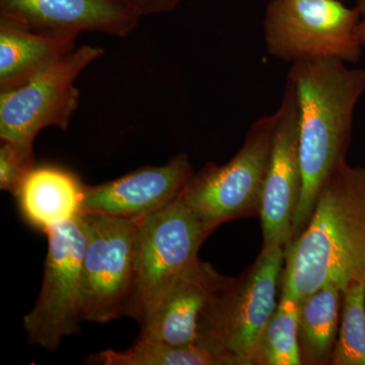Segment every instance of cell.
I'll return each mask as SVG.
<instances>
[{
	"mask_svg": "<svg viewBox=\"0 0 365 365\" xmlns=\"http://www.w3.org/2000/svg\"><path fill=\"white\" fill-rule=\"evenodd\" d=\"M81 220L86 232L83 322L109 323L123 316L130 294L141 218L83 212Z\"/></svg>",
	"mask_w": 365,
	"mask_h": 365,
	"instance_id": "cell-9",
	"label": "cell"
},
{
	"mask_svg": "<svg viewBox=\"0 0 365 365\" xmlns=\"http://www.w3.org/2000/svg\"><path fill=\"white\" fill-rule=\"evenodd\" d=\"M191 160L180 153L163 165H146L97 186H86L83 212L140 220L176 200L194 176Z\"/></svg>",
	"mask_w": 365,
	"mask_h": 365,
	"instance_id": "cell-13",
	"label": "cell"
},
{
	"mask_svg": "<svg viewBox=\"0 0 365 365\" xmlns=\"http://www.w3.org/2000/svg\"><path fill=\"white\" fill-rule=\"evenodd\" d=\"M140 19L120 0H0V23L46 35L127 37Z\"/></svg>",
	"mask_w": 365,
	"mask_h": 365,
	"instance_id": "cell-12",
	"label": "cell"
},
{
	"mask_svg": "<svg viewBox=\"0 0 365 365\" xmlns=\"http://www.w3.org/2000/svg\"><path fill=\"white\" fill-rule=\"evenodd\" d=\"M86 187L71 170L35 165L14 196L26 222L46 234L81 215Z\"/></svg>",
	"mask_w": 365,
	"mask_h": 365,
	"instance_id": "cell-14",
	"label": "cell"
},
{
	"mask_svg": "<svg viewBox=\"0 0 365 365\" xmlns=\"http://www.w3.org/2000/svg\"><path fill=\"white\" fill-rule=\"evenodd\" d=\"M272 153L260 210L263 247L287 249L302 188L299 160V105L294 86L287 81L276 110Z\"/></svg>",
	"mask_w": 365,
	"mask_h": 365,
	"instance_id": "cell-11",
	"label": "cell"
},
{
	"mask_svg": "<svg viewBox=\"0 0 365 365\" xmlns=\"http://www.w3.org/2000/svg\"><path fill=\"white\" fill-rule=\"evenodd\" d=\"M342 307V290L326 284L299 300V339L302 364L330 362Z\"/></svg>",
	"mask_w": 365,
	"mask_h": 365,
	"instance_id": "cell-16",
	"label": "cell"
},
{
	"mask_svg": "<svg viewBox=\"0 0 365 365\" xmlns=\"http://www.w3.org/2000/svg\"><path fill=\"white\" fill-rule=\"evenodd\" d=\"M76 36L46 35L0 23V91L28 81L66 53L76 49Z\"/></svg>",
	"mask_w": 365,
	"mask_h": 365,
	"instance_id": "cell-15",
	"label": "cell"
},
{
	"mask_svg": "<svg viewBox=\"0 0 365 365\" xmlns=\"http://www.w3.org/2000/svg\"><path fill=\"white\" fill-rule=\"evenodd\" d=\"M275 125V112L257 119L230 162L207 163L182 190V200L210 234L230 220L260 215Z\"/></svg>",
	"mask_w": 365,
	"mask_h": 365,
	"instance_id": "cell-4",
	"label": "cell"
},
{
	"mask_svg": "<svg viewBox=\"0 0 365 365\" xmlns=\"http://www.w3.org/2000/svg\"><path fill=\"white\" fill-rule=\"evenodd\" d=\"M35 165L33 146L1 141L0 190L14 195L21 182Z\"/></svg>",
	"mask_w": 365,
	"mask_h": 365,
	"instance_id": "cell-20",
	"label": "cell"
},
{
	"mask_svg": "<svg viewBox=\"0 0 365 365\" xmlns=\"http://www.w3.org/2000/svg\"><path fill=\"white\" fill-rule=\"evenodd\" d=\"M347 64L334 58L302 60L288 71L287 81L294 86L299 105L302 176L292 240L309 222L324 182L347 162L353 118L365 93V69Z\"/></svg>",
	"mask_w": 365,
	"mask_h": 365,
	"instance_id": "cell-2",
	"label": "cell"
},
{
	"mask_svg": "<svg viewBox=\"0 0 365 365\" xmlns=\"http://www.w3.org/2000/svg\"><path fill=\"white\" fill-rule=\"evenodd\" d=\"M285 249L263 247L253 265L235 278L216 348L220 365H257L262 334L277 304Z\"/></svg>",
	"mask_w": 365,
	"mask_h": 365,
	"instance_id": "cell-10",
	"label": "cell"
},
{
	"mask_svg": "<svg viewBox=\"0 0 365 365\" xmlns=\"http://www.w3.org/2000/svg\"><path fill=\"white\" fill-rule=\"evenodd\" d=\"M356 9H359L360 21L359 25V34L361 44L365 47V0L357 1Z\"/></svg>",
	"mask_w": 365,
	"mask_h": 365,
	"instance_id": "cell-22",
	"label": "cell"
},
{
	"mask_svg": "<svg viewBox=\"0 0 365 365\" xmlns=\"http://www.w3.org/2000/svg\"><path fill=\"white\" fill-rule=\"evenodd\" d=\"M359 21L356 6L339 0H271L264 16V42L270 56L287 63L334 58L354 64L364 49Z\"/></svg>",
	"mask_w": 365,
	"mask_h": 365,
	"instance_id": "cell-5",
	"label": "cell"
},
{
	"mask_svg": "<svg viewBox=\"0 0 365 365\" xmlns=\"http://www.w3.org/2000/svg\"><path fill=\"white\" fill-rule=\"evenodd\" d=\"M88 361L101 365H220L215 355L204 348L169 345L143 336L124 351L105 350L91 355Z\"/></svg>",
	"mask_w": 365,
	"mask_h": 365,
	"instance_id": "cell-17",
	"label": "cell"
},
{
	"mask_svg": "<svg viewBox=\"0 0 365 365\" xmlns=\"http://www.w3.org/2000/svg\"><path fill=\"white\" fill-rule=\"evenodd\" d=\"M299 316V302L281 295L279 304L262 334L257 365L302 364Z\"/></svg>",
	"mask_w": 365,
	"mask_h": 365,
	"instance_id": "cell-18",
	"label": "cell"
},
{
	"mask_svg": "<svg viewBox=\"0 0 365 365\" xmlns=\"http://www.w3.org/2000/svg\"><path fill=\"white\" fill-rule=\"evenodd\" d=\"M329 364L365 365V282L343 290L339 336Z\"/></svg>",
	"mask_w": 365,
	"mask_h": 365,
	"instance_id": "cell-19",
	"label": "cell"
},
{
	"mask_svg": "<svg viewBox=\"0 0 365 365\" xmlns=\"http://www.w3.org/2000/svg\"><path fill=\"white\" fill-rule=\"evenodd\" d=\"M104 54V49L83 45L48 64L25 83L0 91V139L33 146L42 129L66 130L79 104L74 86L83 69Z\"/></svg>",
	"mask_w": 365,
	"mask_h": 365,
	"instance_id": "cell-6",
	"label": "cell"
},
{
	"mask_svg": "<svg viewBox=\"0 0 365 365\" xmlns=\"http://www.w3.org/2000/svg\"><path fill=\"white\" fill-rule=\"evenodd\" d=\"M235 281L198 257L141 325L140 336L169 345L197 346L216 356L223 314Z\"/></svg>",
	"mask_w": 365,
	"mask_h": 365,
	"instance_id": "cell-8",
	"label": "cell"
},
{
	"mask_svg": "<svg viewBox=\"0 0 365 365\" xmlns=\"http://www.w3.org/2000/svg\"><path fill=\"white\" fill-rule=\"evenodd\" d=\"M365 282V168L341 163L324 182L313 213L285 249L281 295L297 302L326 284Z\"/></svg>",
	"mask_w": 365,
	"mask_h": 365,
	"instance_id": "cell-1",
	"label": "cell"
},
{
	"mask_svg": "<svg viewBox=\"0 0 365 365\" xmlns=\"http://www.w3.org/2000/svg\"><path fill=\"white\" fill-rule=\"evenodd\" d=\"M210 232L181 195L141 218L137 230L135 270L123 316L143 325L177 278L198 258Z\"/></svg>",
	"mask_w": 365,
	"mask_h": 365,
	"instance_id": "cell-3",
	"label": "cell"
},
{
	"mask_svg": "<svg viewBox=\"0 0 365 365\" xmlns=\"http://www.w3.org/2000/svg\"><path fill=\"white\" fill-rule=\"evenodd\" d=\"M48 253L39 297L24 319L29 342L54 352L83 322V260L86 232L81 215L48 230Z\"/></svg>",
	"mask_w": 365,
	"mask_h": 365,
	"instance_id": "cell-7",
	"label": "cell"
},
{
	"mask_svg": "<svg viewBox=\"0 0 365 365\" xmlns=\"http://www.w3.org/2000/svg\"><path fill=\"white\" fill-rule=\"evenodd\" d=\"M143 18L150 14H165L176 9L182 0H120Z\"/></svg>",
	"mask_w": 365,
	"mask_h": 365,
	"instance_id": "cell-21",
	"label": "cell"
}]
</instances>
